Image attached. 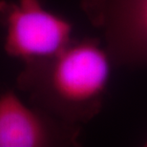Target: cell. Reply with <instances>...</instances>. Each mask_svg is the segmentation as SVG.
Masks as SVG:
<instances>
[{"mask_svg": "<svg viewBox=\"0 0 147 147\" xmlns=\"http://www.w3.org/2000/svg\"><path fill=\"white\" fill-rule=\"evenodd\" d=\"M112 64L98 39H73L51 57L24 63L16 78L17 88L31 103L79 126L101 111Z\"/></svg>", "mask_w": 147, "mask_h": 147, "instance_id": "6da1fadb", "label": "cell"}, {"mask_svg": "<svg viewBox=\"0 0 147 147\" xmlns=\"http://www.w3.org/2000/svg\"><path fill=\"white\" fill-rule=\"evenodd\" d=\"M0 26L6 55L23 63L51 57L74 39L70 20L43 0H0Z\"/></svg>", "mask_w": 147, "mask_h": 147, "instance_id": "7a4b0ae2", "label": "cell"}, {"mask_svg": "<svg viewBox=\"0 0 147 147\" xmlns=\"http://www.w3.org/2000/svg\"><path fill=\"white\" fill-rule=\"evenodd\" d=\"M114 64L147 66V0H82Z\"/></svg>", "mask_w": 147, "mask_h": 147, "instance_id": "3957f363", "label": "cell"}, {"mask_svg": "<svg viewBox=\"0 0 147 147\" xmlns=\"http://www.w3.org/2000/svg\"><path fill=\"white\" fill-rule=\"evenodd\" d=\"M79 128L25 102L13 90L0 93V147L75 146Z\"/></svg>", "mask_w": 147, "mask_h": 147, "instance_id": "277c9868", "label": "cell"}, {"mask_svg": "<svg viewBox=\"0 0 147 147\" xmlns=\"http://www.w3.org/2000/svg\"><path fill=\"white\" fill-rule=\"evenodd\" d=\"M143 146L147 147V139H146V140H145V142H144V144H143Z\"/></svg>", "mask_w": 147, "mask_h": 147, "instance_id": "5b68a950", "label": "cell"}]
</instances>
